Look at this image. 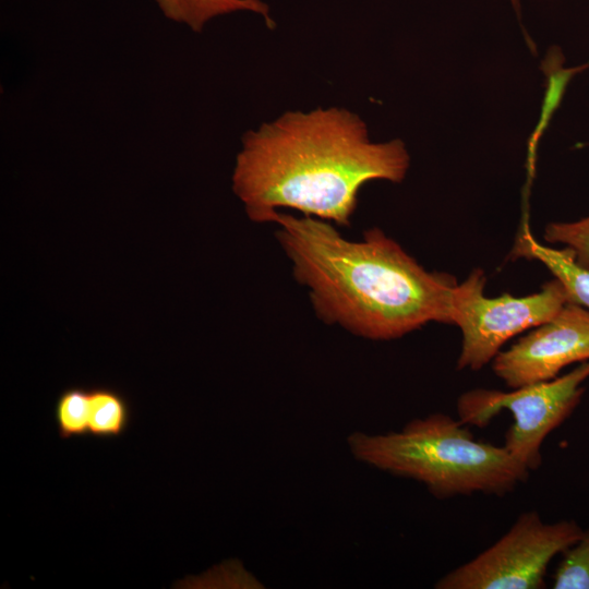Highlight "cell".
<instances>
[{"instance_id":"6da1fadb","label":"cell","mask_w":589,"mask_h":589,"mask_svg":"<svg viewBox=\"0 0 589 589\" xmlns=\"http://www.w3.org/2000/svg\"><path fill=\"white\" fill-rule=\"evenodd\" d=\"M409 163L404 142H371L365 123L347 109L287 111L244 134L232 191L255 223L285 207L349 226L362 185L400 182Z\"/></svg>"},{"instance_id":"7a4b0ae2","label":"cell","mask_w":589,"mask_h":589,"mask_svg":"<svg viewBox=\"0 0 589 589\" xmlns=\"http://www.w3.org/2000/svg\"><path fill=\"white\" fill-rule=\"evenodd\" d=\"M271 223L323 322L372 340H390L430 322L452 324L456 279L428 272L381 229L359 241L334 224L276 212Z\"/></svg>"},{"instance_id":"3957f363","label":"cell","mask_w":589,"mask_h":589,"mask_svg":"<svg viewBox=\"0 0 589 589\" xmlns=\"http://www.w3.org/2000/svg\"><path fill=\"white\" fill-rule=\"evenodd\" d=\"M348 444L358 460L421 482L438 498L502 496L526 482L530 472L503 445L477 441L466 424L444 413L413 419L399 432H356Z\"/></svg>"},{"instance_id":"277c9868","label":"cell","mask_w":589,"mask_h":589,"mask_svg":"<svg viewBox=\"0 0 589 589\" xmlns=\"http://www.w3.org/2000/svg\"><path fill=\"white\" fill-rule=\"evenodd\" d=\"M589 377V360L565 375L513 388L512 392L477 388L457 401L459 420L466 425L486 426L502 410H508L514 423L505 433V449L529 471L542 464L541 447L579 405Z\"/></svg>"},{"instance_id":"5b68a950","label":"cell","mask_w":589,"mask_h":589,"mask_svg":"<svg viewBox=\"0 0 589 589\" xmlns=\"http://www.w3.org/2000/svg\"><path fill=\"white\" fill-rule=\"evenodd\" d=\"M584 530L574 520L545 522L520 514L497 541L434 585L437 589H540L550 562L574 544Z\"/></svg>"},{"instance_id":"8992f818","label":"cell","mask_w":589,"mask_h":589,"mask_svg":"<svg viewBox=\"0 0 589 589\" xmlns=\"http://www.w3.org/2000/svg\"><path fill=\"white\" fill-rule=\"evenodd\" d=\"M484 284L483 272L474 269L454 290L452 324L462 334L458 370H480L493 361L507 340L548 322L568 303L566 289L556 278L541 291L520 298L509 293L486 298Z\"/></svg>"},{"instance_id":"52a82bcc","label":"cell","mask_w":589,"mask_h":589,"mask_svg":"<svg viewBox=\"0 0 589 589\" xmlns=\"http://www.w3.org/2000/svg\"><path fill=\"white\" fill-rule=\"evenodd\" d=\"M588 360L589 310L566 303L551 320L500 351L492 369L508 387L517 388L553 380L565 366Z\"/></svg>"},{"instance_id":"ba28073f","label":"cell","mask_w":589,"mask_h":589,"mask_svg":"<svg viewBox=\"0 0 589 589\" xmlns=\"http://www.w3.org/2000/svg\"><path fill=\"white\" fill-rule=\"evenodd\" d=\"M513 253L516 256L542 262L566 289L568 303L589 310V268L576 262L575 254L569 248L555 250L542 245L525 227L516 241Z\"/></svg>"},{"instance_id":"9c48e42d","label":"cell","mask_w":589,"mask_h":589,"mask_svg":"<svg viewBox=\"0 0 589 589\" xmlns=\"http://www.w3.org/2000/svg\"><path fill=\"white\" fill-rule=\"evenodd\" d=\"M164 15L177 23L201 32L213 17L235 11L248 10L264 16L268 26L273 25L268 7L261 0H154Z\"/></svg>"},{"instance_id":"30bf717a","label":"cell","mask_w":589,"mask_h":589,"mask_svg":"<svg viewBox=\"0 0 589 589\" xmlns=\"http://www.w3.org/2000/svg\"><path fill=\"white\" fill-rule=\"evenodd\" d=\"M131 421V407L122 393L110 387L89 388L88 434L97 438L121 436Z\"/></svg>"},{"instance_id":"8fae6325","label":"cell","mask_w":589,"mask_h":589,"mask_svg":"<svg viewBox=\"0 0 589 589\" xmlns=\"http://www.w3.org/2000/svg\"><path fill=\"white\" fill-rule=\"evenodd\" d=\"M89 389L80 386L62 390L55 405V420L60 438L88 435Z\"/></svg>"},{"instance_id":"7c38bea8","label":"cell","mask_w":589,"mask_h":589,"mask_svg":"<svg viewBox=\"0 0 589 589\" xmlns=\"http://www.w3.org/2000/svg\"><path fill=\"white\" fill-rule=\"evenodd\" d=\"M562 554L552 588L589 589V528Z\"/></svg>"},{"instance_id":"4fadbf2b","label":"cell","mask_w":589,"mask_h":589,"mask_svg":"<svg viewBox=\"0 0 589 589\" xmlns=\"http://www.w3.org/2000/svg\"><path fill=\"white\" fill-rule=\"evenodd\" d=\"M544 239L566 244L574 252L576 262L589 268V217L575 223L549 224Z\"/></svg>"},{"instance_id":"5bb4252c","label":"cell","mask_w":589,"mask_h":589,"mask_svg":"<svg viewBox=\"0 0 589 589\" xmlns=\"http://www.w3.org/2000/svg\"><path fill=\"white\" fill-rule=\"evenodd\" d=\"M510 3L514 10L516 11V14L519 16L520 15V0H510Z\"/></svg>"}]
</instances>
